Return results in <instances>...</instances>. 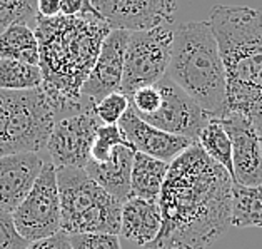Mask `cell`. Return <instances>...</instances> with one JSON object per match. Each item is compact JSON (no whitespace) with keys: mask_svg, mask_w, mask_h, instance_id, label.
I'll return each instance as SVG.
<instances>
[{"mask_svg":"<svg viewBox=\"0 0 262 249\" xmlns=\"http://www.w3.org/2000/svg\"><path fill=\"white\" fill-rule=\"evenodd\" d=\"M232 177L199 144L170 162L159 196L162 226L142 249H207L231 227Z\"/></svg>","mask_w":262,"mask_h":249,"instance_id":"1","label":"cell"},{"mask_svg":"<svg viewBox=\"0 0 262 249\" xmlns=\"http://www.w3.org/2000/svg\"><path fill=\"white\" fill-rule=\"evenodd\" d=\"M35 25L39 66L43 74L42 89L52 104L55 122L94 109V102L80 97V89L112 29L100 15L35 17Z\"/></svg>","mask_w":262,"mask_h":249,"instance_id":"2","label":"cell"},{"mask_svg":"<svg viewBox=\"0 0 262 249\" xmlns=\"http://www.w3.org/2000/svg\"><path fill=\"white\" fill-rule=\"evenodd\" d=\"M210 25L219 44L227 109L262 124V9L215 4Z\"/></svg>","mask_w":262,"mask_h":249,"instance_id":"3","label":"cell"},{"mask_svg":"<svg viewBox=\"0 0 262 249\" xmlns=\"http://www.w3.org/2000/svg\"><path fill=\"white\" fill-rule=\"evenodd\" d=\"M167 77L194 99L209 116L227 114L226 70L209 20L179 24L172 30Z\"/></svg>","mask_w":262,"mask_h":249,"instance_id":"4","label":"cell"},{"mask_svg":"<svg viewBox=\"0 0 262 249\" xmlns=\"http://www.w3.org/2000/svg\"><path fill=\"white\" fill-rule=\"evenodd\" d=\"M57 186L60 197V231L70 234L120 233L122 202L112 197L85 169L57 168Z\"/></svg>","mask_w":262,"mask_h":249,"instance_id":"5","label":"cell"},{"mask_svg":"<svg viewBox=\"0 0 262 249\" xmlns=\"http://www.w3.org/2000/svg\"><path fill=\"white\" fill-rule=\"evenodd\" d=\"M172 25L136 30L125 47L120 92L127 97L140 87L157 84L167 74L172 50Z\"/></svg>","mask_w":262,"mask_h":249,"instance_id":"6","label":"cell"},{"mask_svg":"<svg viewBox=\"0 0 262 249\" xmlns=\"http://www.w3.org/2000/svg\"><path fill=\"white\" fill-rule=\"evenodd\" d=\"M17 233L25 241L35 242L60 233V197L57 168L47 159L27 197L12 213Z\"/></svg>","mask_w":262,"mask_h":249,"instance_id":"7","label":"cell"},{"mask_svg":"<svg viewBox=\"0 0 262 249\" xmlns=\"http://www.w3.org/2000/svg\"><path fill=\"white\" fill-rule=\"evenodd\" d=\"M100 126L94 109L57 120L46 148L55 168L84 169L91 161V149Z\"/></svg>","mask_w":262,"mask_h":249,"instance_id":"8","label":"cell"},{"mask_svg":"<svg viewBox=\"0 0 262 249\" xmlns=\"http://www.w3.org/2000/svg\"><path fill=\"white\" fill-rule=\"evenodd\" d=\"M157 86L162 92V104L157 112L142 120L165 132L197 140L202 127L212 116H209L194 99H190L167 75L159 80Z\"/></svg>","mask_w":262,"mask_h":249,"instance_id":"9","label":"cell"},{"mask_svg":"<svg viewBox=\"0 0 262 249\" xmlns=\"http://www.w3.org/2000/svg\"><path fill=\"white\" fill-rule=\"evenodd\" d=\"M111 29L129 32L172 25L177 0H92Z\"/></svg>","mask_w":262,"mask_h":249,"instance_id":"10","label":"cell"},{"mask_svg":"<svg viewBox=\"0 0 262 249\" xmlns=\"http://www.w3.org/2000/svg\"><path fill=\"white\" fill-rule=\"evenodd\" d=\"M219 119L229 139H231L235 184H241V186H260L262 144L259 127L249 117L231 111Z\"/></svg>","mask_w":262,"mask_h":249,"instance_id":"11","label":"cell"},{"mask_svg":"<svg viewBox=\"0 0 262 249\" xmlns=\"http://www.w3.org/2000/svg\"><path fill=\"white\" fill-rule=\"evenodd\" d=\"M129 30L112 29L102 42L100 52L94 67L80 89V97L97 102L107 94L120 91L124 74L125 47L129 42Z\"/></svg>","mask_w":262,"mask_h":249,"instance_id":"12","label":"cell"},{"mask_svg":"<svg viewBox=\"0 0 262 249\" xmlns=\"http://www.w3.org/2000/svg\"><path fill=\"white\" fill-rule=\"evenodd\" d=\"M119 129L122 132L125 142L136 152H142L150 157L172 162L184 151L195 144V140L165 132L162 129L147 124L130 107L125 111L122 119L119 120Z\"/></svg>","mask_w":262,"mask_h":249,"instance_id":"13","label":"cell"},{"mask_svg":"<svg viewBox=\"0 0 262 249\" xmlns=\"http://www.w3.org/2000/svg\"><path fill=\"white\" fill-rule=\"evenodd\" d=\"M46 159L40 152H20L0 157V211L12 214L27 197Z\"/></svg>","mask_w":262,"mask_h":249,"instance_id":"14","label":"cell"},{"mask_svg":"<svg viewBox=\"0 0 262 249\" xmlns=\"http://www.w3.org/2000/svg\"><path fill=\"white\" fill-rule=\"evenodd\" d=\"M136 151L129 144H119L105 162L89 161L85 165L87 176L105 189L119 202H125L130 196V172Z\"/></svg>","mask_w":262,"mask_h":249,"instance_id":"15","label":"cell"},{"mask_svg":"<svg viewBox=\"0 0 262 249\" xmlns=\"http://www.w3.org/2000/svg\"><path fill=\"white\" fill-rule=\"evenodd\" d=\"M162 214L157 201L129 197L120 211V233L119 236L134 242L139 247L152 242L161 233Z\"/></svg>","mask_w":262,"mask_h":249,"instance_id":"16","label":"cell"},{"mask_svg":"<svg viewBox=\"0 0 262 249\" xmlns=\"http://www.w3.org/2000/svg\"><path fill=\"white\" fill-rule=\"evenodd\" d=\"M170 162L136 152L130 172V196L140 199L157 201L161 196L164 181L167 177Z\"/></svg>","mask_w":262,"mask_h":249,"instance_id":"17","label":"cell"},{"mask_svg":"<svg viewBox=\"0 0 262 249\" xmlns=\"http://www.w3.org/2000/svg\"><path fill=\"white\" fill-rule=\"evenodd\" d=\"M0 59L40 64L39 39L27 22H14L0 34Z\"/></svg>","mask_w":262,"mask_h":249,"instance_id":"18","label":"cell"},{"mask_svg":"<svg viewBox=\"0 0 262 249\" xmlns=\"http://www.w3.org/2000/svg\"><path fill=\"white\" fill-rule=\"evenodd\" d=\"M231 224L234 227H262V184L232 186Z\"/></svg>","mask_w":262,"mask_h":249,"instance_id":"19","label":"cell"},{"mask_svg":"<svg viewBox=\"0 0 262 249\" xmlns=\"http://www.w3.org/2000/svg\"><path fill=\"white\" fill-rule=\"evenodd\" d=\"M195 142L201 146V149L206 152L212 161L221 164L222 168L229 172V176L232 177V182L235 184L231 139H229L219 117H210L207 120V124L202 127V131L199 132V136H197Z\"/></svg>","mask_w":262,"mask_h":249,"instance_id":"20","label":"cell"},{"mask_svg":"<svg viewBox=\"0 0 262 249\" xmlns=\"http://www.w3.org/2000/svg\"><path fill=\"white\" fill-rule=\"evenodd\" d=\"M43 84L40 66L0 59V91H32Z\"/></svg>","mask_w":262,"mask_h":249,"instance_id":"21","label":"cell"},{"mask_svg":"<svg viewBox=\"0 0 262 249\" xmlns=\"http://www.w3.org/2000/svg\"><path fill=\"white\" fill-rule=\"evenodd\" d=\"M119 144H127L120 132L117 124H102L97 134H95L92 149H91V161L94 162H105L111 159L112 151Z\"/></svg>","mask_w":262,"mask_h":249,"instance_id":"22","label":"cell"},{"mask_svg":"<svg viewBox=\"0 0 262 249\" xmlns=\"http://www.w3.org/2000/svg\"><path fill=\"white\" fill-rule=\"evenodd\" d=\"M37 0H0V34L14 22H35Z\"/></svg>","mask_w":262,"mask_h":249,"instance_id":"23","label":"cell"},{"mask_svg":"<svg viewBox=\"0 0 262 249\" xmlns=\"http://www.w3.org/2000/svg\"><path fill=\"white\" fill-rule=\"evenodd\" d=\"M129 97L120 91L107 94L105 97H102L94 104V114L102 124H119V120L122 119L125 111L129 109Z\"/></svg>","mask_w":262,"mask_h":249,"instance_id":"24","label":"cell"},{"mask_svg":"<svg viewBox=\"0 0 262 249\" xmlns=\"http://www.w3.org/2000/svg\"><path fill=\"white\" fill-rule=\"evenodd\" d=\"M70 249H122L120 236L104 233H84L69 236Z\"/></svg>","mask_w":262,"mask_h":249,"instance_id":"25","label":"cell"},{"mask_svg":"<svg viewBox=\"0 0 262 249\" xmlns=\"http://www.w3.org/2000/svg\"><path fill=\"white\" fill-rule=\"evenodd\" d=\"M30 244L17 233L12 214L0 211V249H25Z\"/></svg>","mask_w":262,"mask_h":249,"instance_id":"26","label":"cell"},{"mask_svg":"<svg viewBox=\"0 0 262 249\" xmlns=\"http://www.w3.org/2000/svg\"><path fill=\"white\" fill-rule=\"evenodd\" d=\"M60 15L84 17V15H100V14L92 5V0H60Z\"/></svg>","mask_w":262,"mask_h":249,"instance_id":"27","label":"cell"},{"mask_svg":"<svg viewBox=\"0 0 262 249\" xmlns=\"http://www.w3.org/2000/svg\"><path fill=\"white\" fill-rule=\"evenodd\" d=\"M10 109V91H0V157L7 156L5 151V127Z\"/></svg>","mask_w":262,"mask_h":249,"instance_id":"28","label":"cell"},{"mask_svg":"<svg viewBox=\"0 0 262 249\" xmlns=\"http://www.w3.org/2000/svg\"><path fill=\"white\" fill-rule=\"evenodd\" d=\"M25 249H70V242H69V236L60 231L59 234L52 236V238L30 242Z\"/></svg>","mask_w":262,"mask_h":249,"instance_id":"29","label":"cell"},{"mask_svg":"<svg viewBox=\"0 0 262 249\" xmlns=\"http://www.w3.org/2000/svg\"><path fill=\"white\" fill-rule=\"evenodd\" d=\"M37 17L55 18L60 15V0H37Z\"/></svg>","mask_w":262,"mask_h":249,"instance_id":"30","label":"cell"},{"mask_svg":"<svg viewBox=\"0 0 262 249\" xmlns=\"http://www.w3.org/2000/svg\"><path fill=\"white\" fill-rule=\"evenodd\" d=\"M259 136H260V144H262V124H260V127H259Z\"/></svg>","mask_w":262,"mask_h":249,"instance_id":"31","label":"cell"}]
</instances>
